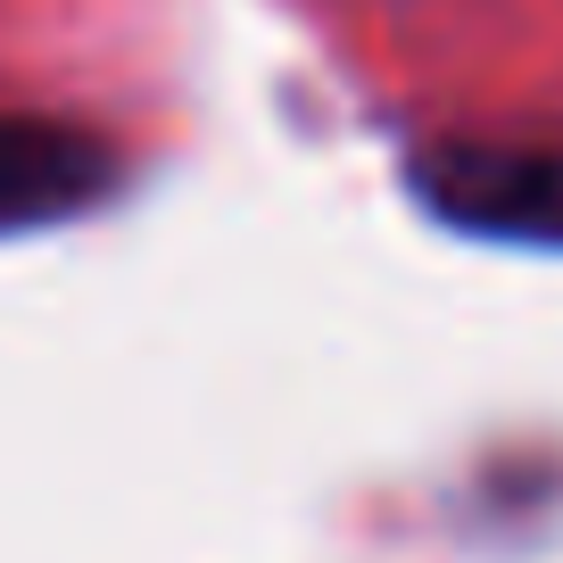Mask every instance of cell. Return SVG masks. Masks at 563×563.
<instances>
[{
	"label": "cell",
	"mask_w": 563,
	"mask_h": 563,
	"mask_svg": "<svg viewBox=\"0 0 563 563\" xmlns=\"http://www.w3.org/2000/svg\"><path fill=\"white\" fill-rule=\"evenodd\" d=\"M415 191L464 232L506 241H563V150H497V141H448L415 158Z\"/></svg>",
	"instance_id": "1"
},
{
	"label": "cell",
	"mask_w": 563,
	"mask_h": 563,
	"mask_svg": "<svg viewBox=\"0 0 563 563\" xmlns=\"http://www.w3.org/2000/svg\"><path fill=\"white\" fill-rule=\"evenodd\" d=\"M108 158L91 133L51 117H0V232H34V224H67V216L108 199Z\"/></svg>",
	"instance_id": "2"
}]
</instances>
